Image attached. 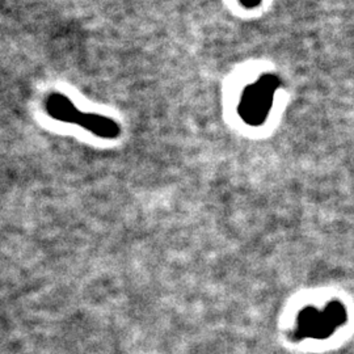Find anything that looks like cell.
<instances>
[{
	"label": "cell",
	"mask_w": 354,
	"mask_h": 354,
	"mask_svg": "<svg viewBox=\"0 0 354 354\" xmlns=\"http://www.w3.org/2000/svg\"><path fill=\"white\" fill-rule=\"evenodd\" d=\"M346 320V311L339 302H332L323 310L307 307L298 315L294 336L297 340L308 337L323 340L342 327Z\"/></svg>",
	"instance_id": "7a4b0ae2"
},
{
	"label": "cell",
	"mask_w": 354,
	"mask_h": 354,
	"mask_svg": "<svg viewBox=\"0 0 354 354\" xmlns=\"http://www.w3.org/2000/svg\"><path fill=\"white\" fill-rule=\"evenodd\" d=\"M279 84V79L276 76L266 75L244 91L239 113L245 122L250 125H260L266 121Z\"/></svg>",
	"instance_id": "3957f363"
},
{
	"label": "cell",
	"mask_w": 354,
	"mask_h": 354,
	"mask_svg": "<svg viewBox=\"0 0 354 354\" xmlns=\"http://www.w3.org/2000/svg\"><path fill=\"white\" fill-rule=\"evenodd\" d=\"M260 1H261V0H241V4H243L244 7H247V8H252V7L259 6Z\"/></svg>",
	"instance_id": "277c9868"
},
{
	"label": "cell",
	"mask_w": 354,
	"mask_h": 354,
	"mask_svg": "<svg viewBox=\"0 0 354 354\" xmlns=\"http://www.w3.org/2000/svg\"><path fill=\"white\" fill-rule=\"evenodd\" d=\"M46 111L54 120L84 127L100 138L114 140L121 133L118 124L113 120L100 114L82 113L67 96L61 93L49 96L46 100Z\"/></svg>",
	"instance_id": "6da1fadb"
}]
</instances>
